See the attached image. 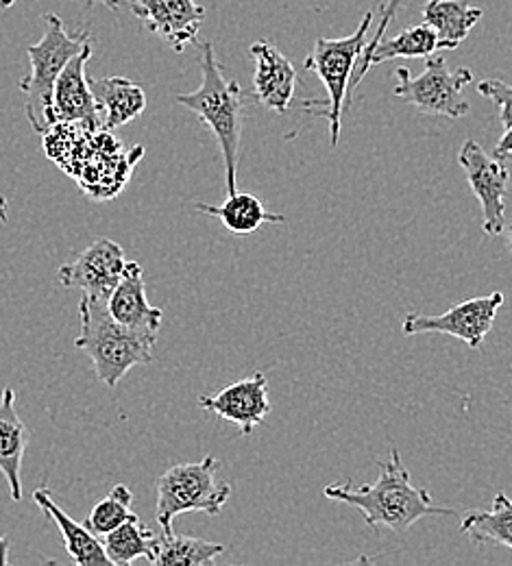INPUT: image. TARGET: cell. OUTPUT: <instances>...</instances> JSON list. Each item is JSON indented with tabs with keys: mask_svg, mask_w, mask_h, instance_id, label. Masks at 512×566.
I'll list each match as a JSON object with an SVG mask.
<instances>
[{
	"mask_svg": "<svg viewBox=\"0 0 512 566\" xmlns=\"http://www.w3.org/2000/svg\"><path fill=\"white\" fill-rule=\"evenodd\" d=\"M125 264L123 247L109 238H98L60 269L58 280L69 290H83L90 296L107 298L121 282Z\"/></svg>",
	"mask_w": 512,
	"mask_h": 566,
	"instance_id": "10",
	"label": "cell"
},
{
	"mask_svg": "<svg viewBox=\"0 0 512 566\" xmlns=\"http://www.w3.org/2000/svg\"><path fill=\"white\" fill-rule=\"evenodd\" d=\"M249 53L255 62L253 92L258 103L275 114H286L296 92V71L293 64L269 40H258Z\"/></svg>",
	"mask_w": 512,
	"mask_h": 566,
	"instance_id": "14",
	"label": "cell"
},
{
	"mask_svg": "<svg viewBox=\"0 0 512 566\" xmlns=\"http://www.w3.org/2000/svg\"><path fill=\"white\" fill-rule=\"evenodd\" d=\"M404 2H408V0H388V4H379V27L375 29V33H373V38H370V42H366L365 53H363V57H361V62H358V69H356V74H354V78H352V83H349V98H352V94L358 90V85L363 83V66H365L366 60H368V55H370V51L384 40V35H386V31H388V27L393 24V20H395V15H397V11L401 9V4Z\"/></svg>",
	"mask_w": 512,
	"mask_h": 566,
	"instance_id": "26",
	"label": "cell"
},
{
	"mask_svg": "<svg viewBox=\"0 0 512 566\" xmlns=\"http://www.w3.org/2000/svg\"><path fill=\"white\" fill-rule=\"evenodd\" d=\"M79 312L81 334L74 347L92 359L96 377L107 388H116L134 366L153 361V345L157 338L116 323L107 310V298L85 294Z\"/></svg>",
	"mask_w": 512,
	"mask_h": 566,
	"instance_id": "3",
	"label": "cell"
},
{
	"mask_svg": "<svg viewBox=\"0 0 512 566\" xmlns=\"http://www.w3.org/2000/svg\"><path fill=\"white\" fill-rule=\"evenodd\" d=\"M7 216H9V203H7V199L0 195V220L7 222V220H9Z\"/></svg>",
	"mask_w": 512,
	"mask_h": 566,
	"instance_id": "31",
	"label": "cell"
},
{
	"mask_svg": "<svg viewBox=\"0 0 512 566\" xmlns=\"http://www.w3.org/2000/svg\"><path fill=\"white\" fill-rule=\"evenodd\" d=\"M44 24L46 31L42 40L27 49L31 60V74L18 81L20 92H24L27 96V118L38 134H44L49 132V127L55 125L53 92L60 74L73 57L87 44H92L90 31L81 29L76 33H69L64 20L55 13H46Z\"/></svg>",
	"mask_w": 512,
	"mask_h": 566,
	"instance_id": "4",
	"label": "cell"
},
{
	"mask_svg": "<svg viewBox=\"0 0 512 566\" xmlns=\"http://www.w3.org/2000/svg\"><path fill=\"white\" fill-rule=\"evenodd\" d=\"M107 310L112 318L127 329L157 338L164 312L150 305L145 287V271L138 262H127L121 282L107 296Z\"/></svg>",
	"mask_w": 512,
	"mask_h": 566,
	"instance_id": "15",
	"label": "cell"
},
{
	"mask_svg": "<svg viewBox=\"0 0 512 566\" xmlns=\"http://www.w3.org/2000/svg\"><path fill=\"white\" fill-rule=\"evenodd\" d=\"M395 76V96L404 98L421 114L458 120L471 109L462 98V90L473 81V72L469 69L449 71L442 57L432 55L426 62V71L419 76H412L406 66H399Z\"/></svg>",
	"mask_w": 512,
	"mask_h": 566,
	"instance_id": "7",
	"label": "cell"
},
{
	"mask_svg": "<svg viewBox=\"0 0 512 566\" xmlns=\"http://www.w3.org/2000/svg\"><path fill=\"white\" fill-rule=\"evenodd\" d=\"M15 2H18V0H0V9H2V11H4V9H11Z\"/></svg>",
	"mask_w": 512,
	"mask_h": 566,
	"instance_id": "32",
	"label": "cell"
},
{
	"mask_svg": "<svg viewBox=\"0 0 512 566\" xmlns=\"http://www.w3.org/2000/svg\"><path fill=\"white\" fill-rule=\"evenodd\" d=\"M370 24H373V11H366L365 18L354 35L338 38V40L318 38L314 42L312 53L303 62L305 71L318 74V78L325 85L327 96H330L327 103H318V101L305 103V109L312 112L314 116L330 120V136H332L334 148L341 142L343 112L352 107L349 83H352L356 69H358V62L365 53L366 33H368Z\"/></svg>",
	"mask_w": 512,
	"mask_h": 566,
	"instance_id": "5",
	"label": "cell"
},
{
	"mask_svg": "<svg viewBox=\"0 0 512 566\" xmlns=\"http://www.w3.org/2000/svg\"><path fill=\"white\" fill-rule=\"evenodd\" d=\"M219 467V460L215 455H208L201 462L175 464L157 478L155 518L161 527V534H170L173 521L181 514H220L231 496V484L217 478Z\"/></svg>",
	"mask_w": 512,
	"mask_h": 566,
	"instance_id": "6",
	"label": "cell"
},
{
	"mask_svg": "<svg viewBox=\"0 0 512 566\" xmlns=\"http://www.w3.org/2000/svg\"><path fill=\"white\" fill-rule=\"evenodd\" d=\"M35 505L42 507V512L55 521V525L60 527V534L66 543V552L73 558L76 566H105L109 565V558L103 549V543L96 534H92L85 525L76 523L71 518V514H66L53 499V493L46 489H38L33 493Z\"/></svg>",
	"mask_w": 512,
	"mask_h": 566,
	"instance_id": "18",
	"label": "cell"
},
{
	"mask_svg": "<svg viewBox=\"0 0 512 566\" xmlns=\"http://www.w3.org/2000/svg\"><path fill=\"white\" fill-rule=\"evenodd\" d=\"M7 552H9V543L0 536V565H7V560H9Z\"/></svg>",
	"mask_w": 512,
	"mask_h": 566,
	"instance_id": "30",
	"label": "cell"
},
{
	"mask_svg": "<svg viewBox=\"0 0 512 566\" xmlns=\"http://www.w3.org/2000/svg\"><path fill=\"white\" fill-rule=\"evenodd\" d=\"M484 9L469 0H428L424 7V22L430 24L439 40V51L458 49L482 20Z\"/></svg>",
	"mask_w": 512,
	"mask_h": 566,
	"instance_id": "19",
	"label": "cell"
},
{
	"mask_svg": "<svg viewBox=\"0 0 512 566\" xmlns=\"http://www.w3.org/2000/svg\"><path fill=\"white\" fill-rule=\"evenodd\" d=\"M512 155V125L504 132V136H502V140L498 142V146H495V157L498 159H506V157H511Z\"/></svg>",
	"mask_w": 512,
	"mask_h": 566,
	"instance_id": "28",
	"label": "cell"
},
{
	"mask_svg": "<svg viewBox=\"0 0 512 566\" xmlns=\"http://www.w3.org/2000/svg\"><path fill=\"white\" fill-rule=\"evenodd\" d=\"M29 440L31 431L15 410V390L4 388L0 395V473L11 489L13 501L22 499L20 469Z\"/></svg>",
	"mask_w": 512,
	"mask_h": 566,
	"instance_id": "17",
	"label": "cell"
},
{
	"mask_svg": "<svg viewBox=\"0 0 512 566\" xmlns=\"http://www.w3.org/2000/svg\"><path fill=\"white\" fill-rule=\"evenodd\" d=\"M92 57V44H87L62 71L53 92V116L55 123H71L85 132L103 129L101 109L90 90L87 62Z\"/></svg>",
	"mask_w": 512,
	"mask_h": 566,
	"instance_id": "13",
	"label": "cell"
},
{
	"mask_svg": "<svg viewBox=\"0 0 512 566\" xmlns=\"http://www.w3.org/2000/svg\"><path fill=\"white\" fill-rule=\"evenodd\" d=\"M224 545L201 538H190L181 534H159L153 545V556L148 563L155 566H203L212 565Z\"/></svg>",
	"mask_w": 512,
	"mask_h": 566,
	"instance_id": "23",
	"label": "cell"
},
{
	"mask_svg": "<svg viewBox=\"0 0 512 566\" xmlns=\"http://www.w3.org/2000/svg\"><path fill=\"white\" fill-rule=\"evenodd\" d=\"M199 406L222 421L238 424L242 436H251L253 429L271 415L269 377L264 373H253L212 397H199Z\"/></svg>",
	"mask_w": 512,
	"mask_h": 566,
	"instance_id": "11",
	"label": "cell"
},
{
	"mask_svg": "<svg viewBox=\"0 0 512 566\" xmlns=\"http://www.w3.org/2000/svg\"><path fill=\"white\" fill-rule=\"evenodd\" d=\"M506 247H509V251H511L512 255V222L511 227H509V231H506Z\"/></svg>",
	"mask_w": 512,
	"mask_h": 566,
	"instance_id": "33",
	"label": "cell"
},
{
	"mask_svg": "<svg viewBox=\"0 0 512 566\" xmlns=\"http://www.w3.org/2000/svg\"><path fill=\"white\" fill-rule=\"evenodd\" d=\"M504 305V292L462 301L439 316L406 314L404 336L419 334H447L462 340L471 349H480L487 334L493 329L500 307Z\"/></svg>",
	"mask_w": 512,
	"mask_h": 566,
	"instance_id": "8",
	"label": "cell"
},
{
	"mask_svg": "<svg viewBox=\"0 0 512 566\" xmlns=\"http://www.w3.org/2000/svg\"><path fill=\"white\" fill-rule=\"evenodd\" d=\"M90 90L101 109L105 132H116L147 109L145 90L125 76L90 78Z\"/></svg>",
	"mask_w": 512,
	"mask_h": 566,
	"instance_id": "16",
	"label": "cell"
},
{
	"mask_svg": "<svg viewBox=\"0 0 512 566\" xmlns=\"http://www.w3.org/2000/svg\"><path fill=\"white\" fill-rule=\"evenodd\" d=\"M195 210L219 218L222 227L233 235H249L255 233L262 224H282L286 220L282 213L269 212L258 197L240 192L229 195L222 206L197 203Z\"/></svg>",
	"mask_w": 512,
	"mask_h": 566,
	"instance_id": "20",
	"label": "cell"
},
{
	"mask_svg": "<svg viewBox=\"0 0 512 566\" xmlns=\"http://www.w3.org/2000/svg\"><path fill=\"white\" fill-rule=\"evenodd\" d=\"M132 13L159 35L175 53L199 38L206 7L197 0H132Z\"/></svg>",
	"mask_w": 512,
	"mask_h": 566,
	"instance_id": "12",
	"label": "cell"
},
{
	"mask_svg": "<svg viewBox=\"0 0 512 566\" xmlns=\"http://www.w3.org/2000/svg\"><path fill=\"white\" fill-rule=\"evenodd\" d=\"M132 503H134V495L132 491L125 486V484H118L109 491V495L105 499H101L92 512L87 514L85 518V527L96 534V536H103L116 527H121L123 523L127 521H134L138 518L134 512H132Z\"/></svg>",
	"mask_w": 512,
	"mask_h": 566,
	"instance_id": "25",
	"label": "cell"
},
{
	"mask_svg": "<svg viewBox=\"0 0 512 566\" xmlns=\"http://www.w3.org/2000/svg\"><path fill=\"white\" fill-rule=\"evenodd\" d=\"M155 534L148 530L147 525L140 518L127 521L121 527L107 532L101 536L103 549L109 558V565L129 566L136 563L138 558H150L153 556V545H155Z\"/></svg>",
	"mask_w": 512,
	"mask_h": 566,
	"instance_id": "24",
	"label": "cell"
},
{
	"mask_svg": "<svg viewBox=\"0 0 512 566\" xmlns=\"http://www.w3.org/2000/svg\"><path fill=\"white\" fill-rule=\"evenodd\" d=\"M478 92L498 103L500 123L504 125V129H509L512 125V85L504 83L502 78H487L478 83Z\"/></svg>",
	"mask_w": 512,
	"mask_h": 566,
	"instance_id": "27",
	"label": "cell"
},
{
	"mask_svg": "<svg viewBox=\"0 0 512 566\" xmlns=\"http://www.w3.org/2000/svg\"><path fill=\"white\" fill-rule=\"evenodd\" d=\"M439 51V40L437 33L430 24H419V27H410L406 31H401L399 35L390 38V40H382L368 55V60L363 66V76L370 71L373 66H379L384 62L390 60H428Z\"/></svg>",
	"mask_w": 512,
	"mask_h": 566,
	"instance_id": "22",
	"label": "cell"
},
{
	"mask_svg": "<svg viewBox=\"0 0 512 566\" xmlns=\"http://www.w3.org/2000/svg\"><path fill=\"white\" fill-rule=\"evenodd\" d=\"M81 2H85L87 7H92V4H103V7H107L109 11H118V7H121L123 0H81Z\"/></svg>",
	"mask_w": 512,
	"mask_h": 566,
	"instance_id": "29",
	"label": "cell"
},
{
	"mask_svg": "<svg viewBox=\"0 0 512 566\" xmlns=\"http://www.w3.org/2000/svg\"><path fill=\"white\" fill-rule=\"evenodd\" d=\"M460 534L473 541L478 547L493 543L512 549V499L498 493L491 510H471L462 516Z\"/></svg>",
	"mask_w": 512,
	"mask_h": 566,
	"instance_id": "21",
	"label": "cell"
},
{
	"mask_svg": "<svg viewBox=\"0 0 512 566\" xmlns=\"http://www.w3.org/2000/svg\"><path fill=\"white\" fill-rule=\"evenodd\" d=\"M471 192L478 197L484 213V233L500 235L506 229V197H509V168L502 159L491 157L482 144L467 140L458 153Z\"/></svg>",
	"mask_w": 512,
	"mask_h": 566,
	"instance_id": "9",
	"label": "cell"
},
{
	"mask_svg": "<svg viewBox=\"0 0 512 566\" xmlns=\"http://www.w3.org/2000/svg\"><path fill=\"white\" fill-rule=\"evenodd\" d=\"M323 493L332 501L358 507L375 532L388 527L390 532L401 534L424 516H458V510L435 503L430 491L410 484V473L401 462L399 449H390V458L379 464L375 484H365L361 489H354L349 482L332 484Z\"/></svg>",
	"mask_w": 512,
	"mask_h": 566,
	"instance_id": "1",
	"label": "cell"
},
{
	"mask_svg": "<svg viewBox=\"0 0 512 566\" xmlns=\"http://www.w3.org/2000/svg\"><path fill=\"white\" fill-rule=\"evenodd\" d=\"M175 103L197 114L215 134L224 161L227 195L236 190L240 140L244 127V94L236 78H227L212 42L201 44V85L195 92L177 94Z\"/></svg>",
	"mask_w": 512,
	"mask_h": 566,
	"instance_id": "2",
	"label": "cell"
}]
</instances>
